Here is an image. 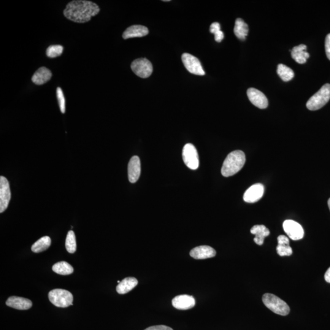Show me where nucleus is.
<instances>
[{
	"mask_svg": "<svg viewBox=\"0 0 330 330\" xmlns=\"http://www.w3.org/2000/svg\"><path fill=\"white\" fill-rule=\"evenodd\" d=\"M99 12L98 5L93 2L75 0L67 4L64 15L67 19L74 22L84 23L91 20V18L98 14Z\"/></svg>",
	"mask_w": 330,
	"mask_h": 330,
	"instance_id": "f257e3e1",
	"label": "nucleus"
},
{
	"mask_svg": "<svg viewBox=\"0 0 330 330\" xmlns=\"http://www.w3.org/2000/svg\"><path fill=\"white\" fill-rule=\"evenodd\" d=\"M246 158L242 151H235L228 154L223 162L221 174L224 177L234 175L242 169L245 164Z\"/></svg>",
	"mask_w": 330,
	"mask_h": 330,
	"instance_id": "f03ea898",
	"label": "nucleus"
},
{
	"mask_svg": "<svg viewBox=\"0 0 330 330\" xmlns=\"http://www.w3.org/2000/svg\"><path fill=\"white\" fill-rule=\"evenodd\" d=\"M262 302L267 308L278 315L285 316L290 313L288 305L275 295L265 294L262 297Z\"/></svg>",
	"mask_w": 330,
	"mask_h": 330,
	"instance_id": "7ed1b4c3",
	"label": "nucleus"
},
{
	"mask_svg": "<svg viewBox=\"0 0 330 330\" xmlns=\"http://www.w3.org/2000/svg\"><path fill=\"white\" fill-rule=\"evenodd\" d=\"M330 99V85L326 84L320 90L309 99L307 104L308 109L315 111L321 109L326 105Z\"/></svg>",
	"mask_w": 330,
	"mask_h": 330,
	"instance_id": "20e7f679",
	"label": "nucleus"
},
{
	"mask_svg": "<svg viewBox=\"0 0 330 330\" xmlns=\"http://www.w3.org/2000/svg\"><path fill=\"white\" fill-rule=\"evenodd\" d=\"M48 299L56 307L67 308L73 305L72 294L64 289H53L48 294Z\"/></svg>",
	"mask_w": 330,
	"mask_h": 330,
	"instance_id": "39448f33",
	"label": "nucleus"
},
{
	"mask_svg": "<svg viewBox=\"0 0 330 330\" xmlns=\"http://www.w3.org/2000/svg\"><path fill=\"white\" fill-rule=\"evenodd\" d=\"M183 162L186 166L191 169L195 170L199 166V156L193 145L188 143L184 146L182 151Z\"/></svg>",
	"mask_w": 330,
	"mask_h": 330,
	"instance_id": "423d86ee",
	"label": "nucleus"
},
{
	"mask_svg": "<svg viewBox=\"0 0 330 330\" xmlns=\"http://www.w3.org/2000/svg\"><path fill=\"white\" fill-rule=\"evenodd\" d=\"M131 69L137 76L143 78L150 77L153 71L152 63L146 58L135 59L131 64Z\"/></svg>",
	"mask_w": 330,
	"mask_h": 330,
	"instance_id": "0eeeda50",
	"label": "nucleus"
},
{
	"mask_svg": "<svg viewBox=\"0 0 330 330\" xmlns=\"http://www.w3.org/2000/svg\"><path fill=\"white\" fill-rule=\"evenodd\" d=\"M182 60L189 72L197 75H204L205 72L198 59L189 53H183Z\"/></svg>",
	"mask_w": 330,
	"mask_h": 330,
	"instance_id": "6e6552de",
	"label": "nucleus"
},
{
	"mask_svg": "<svg viewBox=\"0 0 330 330\" xmlns=\"http://www.w3.org/2000/svg\"><path fill=\"white\" fill-rule=\"evenodd\" d=\"M283 229L289 238L293 240H301L304 237V230L296 221L287 220L283 223Z\"/></svg>",
	"mask_w": 330,
	"mask_h": 330,
	"instance_id": "1a4fd4ad",
	"label": "nucleus"
},
{
	"mask_svg": "<svg viewBox=\"0 0 330 330\" xmlns=\"http://www.w3.org/2000/svg\"><path fill=\"white\" fill-rule=\"evenodd\" d=\"M11 197L10 186L7 178L4 176L0 177V212L2 213L9 205Z\"/></svg>",
	"mask_w": 330,
	"mask_h": 330,
	"instance_id": "9d476101",
	"label": "nucleus"
},
{
	"mask_svg": "<svg viewBox=\"0 0 330 330\" xmlns=\"http://www.w3.org/2000/svg\"><path fill=\"white\" fill-rule=\"evenodd\" d=\"M264 193V186L261 183H256L245 192L243 200L248 203H254L262 198Z\"/></svg>",
	"mask_w": 330,
	"mask_h": 330,
	"instance_id": "9b49d317",
	"label": "nucleus"
},
{
	"mask_svg": "<svg viewBox=\"0 0 330 330\" xmlns=\"http://www.w3.org/2000/svg\"><path fill=\"white\" fill-rule=\"evenodd\" d=\"M249 100L252 104L260 109H265L268 107L269 102L266 96L261 91L255 88H250L247 91Z\"/></svg>",
	"mask_w": 330,
	"mask_h": 330,
	"instance_id": "f8f14e48",
	"label": "nucleus"
},
{
	"mask_svg": "<svg viewBox=\"0 0 330 330\" xmlns=\"http://www.w3.org/2000/svg\"><path fill=\"white\" fill-rule=\"evenodd\" d=\"M173 307L179 310H187L195 305V300L193 296L188 295H180L172 299Z\"/></svg>",
	"mask_w": 330,
	"mask_h": 330,
	"instance_id": "ddd939ff",
	"label": "nucleus"
},
{
	"mask_svg": "<svg viewBox=\"0 0 330 330\" xmlns=\"http://www.w3.org/2000/svg\"><path fill=\"white\" fill-rule=\"evenodd\" d=\"M141 174V162L138 156L132 157L128 165V177L130 182H137Z\"/></svg>",
	"mask_w": 330,
	"mask_h": 330,
	"instance_id": "4468645a",
	"label": "nucleus"
},
{
	"mask_svg": "<svg viewBox=\"0 0 330 330\" xmlns=\"http://www.w3.org/2000/svg\"><path fill=\"white\" fill-rule=\"evenodd\" d=\"M190 254L195 259H205L215 257L216 251L209 246L202 245L192 249Z\"/></svg>",
	"mask_w": 330,
	"mask_h": 330,
	"instance_id": "2eb2a0df",
	"label": "nucleus"
},
{
	"mask_svg": "<svg viewBox=\"0 0 330 330\" xmlns=\"http://www.w3.org/2000/svg\"><path fill=\"white\" fill-rule=\"evenodd\" d=\"M6 304L8 307L18 310H27L30 309L32 304L31 300L23 298V297H10L7 299Z\"/></svg>",
	"mask_w": 330,
	"mask_h": 330,
	"instance_id": "dca6fc26",
	"label": "nucleus"
},
{
	"mask_svg": "<svg viewBox=\"0 0 330 330\" xmlns=\"http://www.w3.org/2000/svg\"><path fill=\"white\" fill-rule=\"evenodd\" d=\"M149 34L147 27L142 25H133L129 27L124 32L123 37L124 39L134 38V37H142Z\"/></svg>",
	"mask_w": 330,
	"mask_h": 330,
	"instance_id": "f3484780",
	"label": "nucleus"
},
{
	"mask_svg": "<svg viewBox=\"0 0 330 330\" xmlns=\"http://www.w3.org/2000/svg\"><path fill=\"white\" fill-rule=\"evenodd\" d=\"M52 77V73L45 67L40 68L34 73L32 77V82L37 85H42L49 81Z\"/></svg>",
	"mask_w": 330,
	"mask_h": 330,
	"instance_id": "a211bd4d",
	"label": "nucleus"
},
{
	"mask_svg": "<svg viewBox=\"0 0 330 330\" xmlns=\"http://www.w3.org/2000/svg\"><path fill=\"white\" fill-rule=\"evenodd\" d=\"M307 46L301 44L293 48L291 51L292 58L299 64H304L310 58V54L306 51Z\"/></svg>",
	"mask_w": 330,
	"mask_h": 330,
	"instance_id": "6ab92c4d",
	"label": "nucleus"
},
{
	"mask_svg": "<svg viewBox=\"0 0 330 330\" xmlns=\"http://www.w3.org/2000/svg\"><path fill=\"white\" fill-rule=\"evenodd\" d=\"M251 233L255 235L254 241L257 245H262L264 239L270 235L269 230L264 225H255L251 229Z\"/></svg>",
	"mask_w": 330,
	"mask_h": 330,
	"instance_id": "aec40b11",
	"label": "nucleus"
},
{
	"mask_svg": "<svg viewBox=\"0 0 330 330\" xmlns=\"http://www.w3.org/2000/svg\"><path fill=\"white\" fill-rule=\"evenodd\" d=\"M138 285V280L135 278H126L121 281L116 287V291L120 294H126L132 290Z\"/></svg>",
	"mask_w": 330,
	"mask_h": 330,
	"instance_id": "412c9836",
	"label": "nucleus"
},
{
	"mask_svg": "<svg viewBox=\"0 0 330 330\" xmlns=\"http://www.w3.org/2000/svg\"><path fill=\"white\" fill-rule=\"evenodd\" d=\"M248 26L241 18H237L235 20L234 32L237 38L245 40L248 33Z\"/></svg>",
	"mask_w": 330,
	"mask_h": 330,
	"instance_id": "4be33fe9",
	"label": "nucleus"
},
{
	"mask_svg": "<svg viewBox=\"0 0 330 330\" xmlns=\"http://www.w3.org/2000/svg\"><path fill=\"white\" fill-rule=\"evenodd\" d=\"M51 239L49 237L45 236L35 242L31 247L32 252L39 253L47 250L51 245Z\"/></svg>",
	"mask_w": 330,
	"mask_h": 330,
	"instance_id": "5701e85b",
	"label": "nucleus"
},
{
	"mask_svg": "<svg viewBox=\"0 0 330 330\" xmlns=\"http://www.w3.org/2000/svg\"><path fill=\"white\" fill-rule=\"evenodd\" d=\"M52 270L54 272L61 275H68L74 272V269L66 262L61 261L53 265Z\"/></svg>",
	"mask_w": 330,
	"mask_h": 330,
	"instance_id": "b1692460",
	"label": "nucleus"
},
{
	"mask_svg": "<svg viewBox=\"0 0 330 330\" xmlns=\"http://www.w3.org/2000/svg\"><path fill=\"white\" fill-rule=\"evenodd\" d=\"M277 73L284 82H289L294 77L293 70L284 64L278 65Z\"/></svg>",
	"mask_w": 330,
	"mask_h": 330,
	"instance_id": "393cba45",
	"label": "nucleus"
},
{
	"mask_svg": "<svg viewBox=\"0 0 330 330\" xmlns=\"http://www.w3.org/2000/svg\"><path fill=\"white\" fill-rule=\"evenodd\" d=\"M66 250L69 253H74L77 250L76 237L73 231H70L67 233L66 239Z\"/></svg>",
	"mask_w": 330,
	"mask_h": 330,
	"instance_id": "a878e982",
	"label": "nucleus"
},
{
	"mask_svg": "<svg viewBox=\"0 0 330 330\" xmlns=\"http://www.w3.org/2000/svg\"><path fill=\"white\" fill-rule=\"evenodd\" d=\"M64 48L60 45H50L46 51L48 57L54 58L61 56L63 52Z\"/></svg>",
	"mask_w": 330,
	"mask_h": 330,
	"instance_id": "bb28decb",
	"label": "nucleus"
},
{
	"mask_svg": "<svg viewBox=\"0 0 330 330\" xmlns=\"http://www.w3.org/2000/svg\"><path fill=\"white\" fill-rule=\"evenodd\" d=\"M210 31L211 33L214 34L215 40L216 42H220L224 39V33L221 31L220 23L214 22L210 25Z\"/></svg>",
	"mask_w": 330,
	"mask_h": 330,
	"instance_id": "cd10ccee",
	"label": "nucleus"
},
{
	"mask_svg": "<svg viewBox=\"0 0 330 330\" xmlns=\"http://www.w3.org/2000/svg\"><path fill=\"white\" fill-rule=\"evenodd\" d=\"M277 253L280 256H291L293 253L289 244H278L277 247Z\"/></svg>",
	"mask_w": 330,
	"mask_h": 330,
	"instance_id": "c85d7f7f",
	"label": "nucleus"
},
{
	"mask_svg": "<svg viewBox=\"0 0 330 330\" xmlns=\"http://www.w3.org/2000/svg\"><path fill=\"white\" fill-rule=\"evenodd\" d=\"M56 94H57V98L61 112L64 113L66 112V101H65L63 92L62 91L61 88L58 87L56 89Z\"/></svg>",
	"mask_w": 330,
	"mask_h": 330,
	"instance_id": "c756f323",
	"label": "nucleus"
},
{
	"mask_svg": "<svg viewBox=\"0 0 330 330\" xmlns=\"http://www.w3.org/2000/svg\"><path fill=\"white\" fill-rule=\"evenodd\" d=\"M325 47H326V51L327 58L330 60V33L327 35L326 39V43H325Z\"/></svg>",
	"mask_w": 330,
	"mask_h": 330,
	"instance_id": "7c9ffc66",
	"label": "nucleus"
},
{
	"mask_svg": "<svg viewBox=\"0 0 330 330\" xmlns=\"http://www.w3.org/2000/svg\"><path fill=\"white\" fill-rule=\"evenodd\" d=\"M145 330H173L171 328H170L169 327L165 326H157L148 327V329H146Z\"/></svg>",
	"mask_w": 330,
	"mask_h": 330,
	"instance_id": "2f4dec72",
	"label": "nucleus"
},
{
	"mask_svg": "<svg viewBox=\"0 0 330 330\" xmlns=\"http://www.w3.org/2000/svg\"><path fill=\"white\" fill-rule=\"evenodd\" d=\"M278 244H289V240L285 235H281L278 237Z\"/></svg>",
	"mask_w": 330,
	"mask_h": 330,
	"instance_id": "473e14b6",
	"label": "nucleus"
},
{
	"mask_svg": "<svg viewBox=\"0 0 330 330\" xmlns=\"http://www.w3.org/2000/svg\"><path fill=\"white\" fill-rule=\"evenodd\" d=\"M325 280L327 281V283H330V267L325 274Z\"/></svg>",
	"mask_w": 330,
	"mask_h": 330,
	"instance_id": "72a5a7b5",
	"label": "nucleus"
},
{
	"mask_svg": "<svg viewBox=\"0 0 330 330\" xmlns=\"http://www.w3.org/2000/svg\"><path fill=\"white\" fill-rule=\"evenodd\" d=\"M328 205H329V209H330V198L329 199V201H328Z\"/></svg>",
	"mask_w": 330,
	"mask_h": 330,
	"instance_id": "f704fd0d",
	"label": "nucleus"
}]
</instances>
